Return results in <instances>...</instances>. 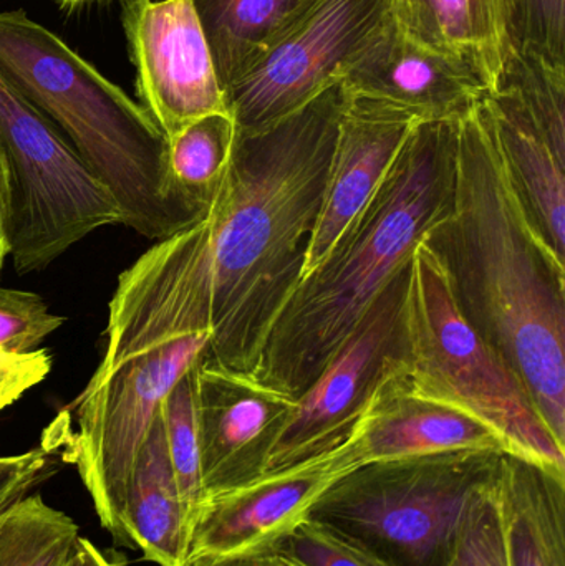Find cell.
<instances>
[{
	"label": "cell",
	"mask_w": 565,
	"mask_h": 566,
	"mask_svg": "<svg viewBox=\"0 0 565 566\" xmlns=\"http://www.w3.org/2000/svg\"><path fill=\"white\" fill-rule=\"evenodd\" d=\"M496 505L508 566H565V472L504 452Z\"/></svg>",
	"instance_id": "17"
},
{
	"label": "cell",
	"mask_w": 565,
	"mask_h": 566,
	"mask_svg": "<svg viewBox=\"0 0 565 566\" xmlns=\"http://www.w3.org/2000/svg\"><path fill=\"white\" fill-rule=\"evenodd\" d=\"M470 12L491 93L511 52L508 0H470Z\"/></svg>",
	"instance_id": "30"
},
{
	"label": "cell",
	"mask_w": 565,
	"mask_h": 566,
	"mask_svg": "<svg viewBox=\"0 0 565 566\" xmlns=\"http://www.w3.org/2000/svg\"><path fill=\"white\" fill-rule=\"evenodd\" d=\"M350 441L357 468L468 449L506 452L500 438L477 419L414 395L405 382L404 363L378 382Z\"/></svg>",
	"instance_id": "16"
},
{
	"label": "cell",
	"mask_w": 565,
	"mask_h": 566,
	"mask_svg": "<svg viewBox=\"0 0 565 566\" xmlns=\"http://www.w3.org/2000/svg\"><path fill=\"white\" fill-rule=\"evenodd\" d=\"M348 96L341 80L268 128L236 132L202 218L212 329L202 363L251 376L301 281Z\"/></svg>",
	"instance_id": "1"
},
{
	"label": "cell",
	"mask_w": 565,
	"mask_h": 566,
	"mask_svg": "<svg viewBox=\"0 0 565 566\" xmlns=\"http://www.w3.org/2000/svg\"><path fill=\"white\" fill-rule=\"evenodd\" d=\"M423 241L565 448V258L527 211L484 102L458 123L453 205Z\"/></svg>",
	"instance_id": "2"
},
{
	"label": "cell",
	"mask_w": 565,
	"mask_h": 566,
	"mask_svg": "<svg viewBox=\"0 0 565 566\" xmlns=\"http://www.w3.org/2000/svg\"><path fill=\"white\" fill-rule=\"evenodd\" d=\"M0 175L9 255L19 274L43 271L92 232L122 224L108 188L2 75Z\"/></svg>",
	"instance_id": "8"
},
{
	"label": "cell",
	"mask_w": 565,
	"mask_h": 566,
	"mask_svg": "<svg viewBox=\"0 0 565 566\" xmlns=\"http://www.w3.org/2000/svg\"><path fill=\"white\" fill-rule=\"evenodd\" d=\"M514 185L544 238L565 258V158L516 102L501 92L484 99Z\"/></svg>",
	"instance_id": "19"
},
{
	"label": "cell",
	"mask_w": 565,
	"mask_h": 566,
	"mask_svg": "<svg viewBox=\"0 0 565 566\" xmlns=\"http://www.w3.org/2000/svg\"><path fill=\"white\" fill-rule=\"evenodd\" d=\"M302 0H191L222 92L261 53Z\"/></svg>",
	"instance_id": "20"
},
{
	"label": "cell",
	"mask_w": 565,
	"mask_h": 566,
	"mask_svg": "<svg viewBox=\"0 0 565 566\" xmlns=\"http://www.w3.org/2000/svg\"><path fill=\"white\" fill-rule=\"evenodd\" d=\"M295 402L251 376L199 363L196 405L205 502L264 475Z\"/></svg>",
	"instance_id": "12"
},
{
	"label": "cell",
	"mask_w": 565,
	"mask_h": 566,
	"mask_svg": "<svg viewBox=\"0 0 565 566\" xmlns=\"http://www.w3.org/2000/svg\"><path fill=\"white\" fill-rule=\"evenodd\" d=\"M60 9H75V7L86 6V3L102 2V0H55ZM119 2H128V0H119Z\"/></svg>",
	"instance_id": "36"
},
{
	"label": "cell",
	"mask_w": 565,
	"mask_h": 566,
	"mask_svg": "<svg viewBox=\"0 0 565 566\" xmlns=\"http://www.w3.org/2000/svg\"><path fill=\"white\" fill-rule=\"evenodd\" d=\"M0 75L108 188L123 226L165 241L205 218L176 189L168 138L145 106L23 10L0 12Z\"/></svg>",
	"instance_id": "5"
},
{
	"label": "cell",
	"mask_w": 565,
	"mask_h": 566,
	"mask_svg": "<svg viewBox=\"0 0 565 566\" xmlns=\"http://www.w3.org/2000/svg\"><path fill=\"white\" fill-rule=\"evenodd\" d=\"M404 325V376L414 395L477 419L508 454L565 472V448L544 424L523 379L464 318L425 241L411 254Z\"/></svg>",
	"instance_id": "7"
},
{
	"label": "cell",
	"mask_w": 565,
	"mask_h": 566,
	"mask_svg": "<svg viewBox=\"0 0 565 566\" xmlns=\"http://www.w3.org/2000/svg\"><path fill=\"white\" fill-rule=\"evenodd\" d=\"M66 566H122L118 562H113L112 558L106 557L102 551L95 547L88 538L80 535L76 538L75 547H73L72 555H70Z\"/></svg>",
	"instance_id": "34"
},
{
	"label": "cell",
	"mask_w": 565,
	"mask_h": 566,
	"mask_svg": "<svg viewBox=\"0 0 565 566\" xmlns=\"http://www.w3.org/2000/svg\"><path fill=\"white\" fill-rule=\"evenodd\" d=\"M450 566H508L496 505V485L468 512Z\"/></svg>",
	"instance_id": "29"
},
{
	"label": "cell",
	"mask_w": 565,
	"mask_h": 566,
	"mask_svg": "<svg viewBox=\"0 0 565 566\" xmlns=\"http://www.w3.org/2000/svg\"><path fill=\"white\" fill-rule=\"evenodd\" d=\"M55 458L45 444L23 454L0 455V515L56 471Z\"/></svg>",
	"instance_id": "31"
},
{
	"label": "cell",
	"mask_w": 565,
	"mask_h": 566,
	"mask_svg": "<svg viewBox=\"0 0 565 566\" xmlns=\"http://www.w3.org/2000/svg\"><path fill=\"white\" fill-rule=\"evenodd\" d=\"M52 369L46 349L29 353H0V412L42 382Z\"/></svg>",
	"instance_id": "32"
},
{
	"label": "cell",
	"mask_w": 565,
	"mask_h": 566,
	"mask_svg": "<svg viewBox=\"0 0 565 566\" xmlns=\"http://www.w3.org/2000/svg\"><path fill=\"white\" fill-rule=\"evenodd\" d=\"M198 365L182 376L161 406L169 461L178 481L179 494L191 528L205 505L199 459L198 405H196V375Z\"/></svg>",
	"instance_id": "25"
},
{
	"label": "cell",
	"mask_w": 565,
	"mask_h": 566,
	"mask_svg": "<svg viewBox=\"0 0 565 566\" xmlns=\"http://www.w3.org/2000/svg\"><path fill=\"white\" fill-rule=\"evenodd\" d=\"M354 468L357 462L348 439L327 454L209 499L192 527L189 562L268 552L305 517L335 479Z\"/></svg>",
	"instance_id": "13"
},
{
	"label": "cell",
	"mask_w": 565,
	"mask_h": 566,
	"mask_svg": "<svg viewBox=\"0 0 565 566\" xmlns=\"http://www.w3.org/2000/svg\"><path fill=\"white\" fill-rule=\"evenodd\" d=\"M268 552L289 566H388L337 532L308 518H302Z\"/></svg>",
	"instance_id": "26"
},
{
	"label": "cell",
	"mask_w": 565,
	"mask_h": 566,
	"mask_svg": "<svg viewBox=\"0 0 565 566\" xmlns=\"http://www.w3.org/2000/svg\"><path fill=\"white\" fill-rule=\"evenodd\" d=\"M188 566H289L269 552L229 555V557H202L189 562Z\"/></svg>",
	"instance_id": "33"
},
{
	"label": "cell",
	"mask_w": 565,
	"mask_h": 566,
	"mask_svg": "<svg viewBox=\"0 0 565 566\" xmlns=\"http://www.w3.org/2000/svg\"><path fill=\"white\" fill-rule=\"evenodd\" d=\"M511 50L565 65V0H508Z\"/></svg>",
	"instance_id": "27"
},
{
	"label": "cell",
	"mask_w": 565,
	"mask_h": 566,
	"mask_svg": "<svg viewBox=\"0 0 565 566\" xmlns=\"http://www.w3.org/2000/svg\"><path fill=\"white\" fill-rule=\"evenodd\" d=\"M66 562H69V560H66ZM63 566H66V564H65V565H63Z\"/></svg>",
	"instance_id": "37"
},
{
	"label": "cell",
	"mask_w": 565,
	"mask_h": 566,
	"mask_svg": "<svg viewBox=\"0 0 565 566\" xmlns=\"http://www.w3.org/2000/svg\"><path fill=\"white\" fill-rule=\"evenodd\" d=\"M352 95L400 106L421 123H460L490 95L473 66L415 42L391 20L370 49L345 73Z\"/></svg>",
	"instance_id": "15"
},
{
	"label": "cell",
	"mask_w": 565,
	"mask_h": 566,
	"mask_svg": "<svg viewBox=\"0 0 565 566\" xmlns=\"http://www.w3.org/2000/svg\"><path fill=\"white\" fill-rule=\"evenodd\" d=\"M79 537L69 515L27 495L0 515V566H63Z\"/></svg>",
	"instance_id": "22"
},
{
	"label": "cell",
	"mask_w": 565,
	"mask_h": 566,
	"mask_svg": "<svg viewBox=\"0 0 565 566\" xmlns=\"http://www.w3.org/2000/svg\"><path fill=\"white\" fill-rule=\"evenodd\" d=\"M501 451L370 462L335 479L305 517L388 566H450L474 502L496 485Z\"/></svg>",
	"instance_id": "6"
},
{
	"label": "cell",
	"mask_w": 565,
	"mask_h": 566,
	"mask_svg": "<svg viewBox=\"0 0 565 566\" xmlns=\"http://www.w3.org/2000/svg\"><path fill=\"white\" fill-rule=\"evenodd\" d=\"M408 281L410 262L385 286L311 388L297 399L272 446L264 475L304 464L350 439L378 382L404 363Z\"/></svg>",
	"instance_id": "10"
},
{
	"label": "cell",
	"mask_w": 565,
	"mask_h": 566,
	"mask_svg": "<svg viewBox=\"0 0 565 566\" xmlns=\"http://www.w3.org/2000/svg\"><path fill=\"white\" fill-rule=\"evenodd\" d=\"M493 92L513 98L565 158V65L536 53L511 50Z\"/></svg>",
	"instance_id": "23"
},
{
	"label": "cell",
	"mask_w": 565,
	"mask_h": 566,
	"mask_svg": "<svg viewBox=\"0 0 565 566\" xmlns=\"http://www.w3.org/2000/svg\"><path fill=\"white\" fill-rule=\"evenodd\" d=\"M208 279L198 226L158 241L118 277L108 345L95 375L43 444L73 464L116 544L126 485L169 392L211 343Z\"/></svg>",
	"instance_id": "3"
},
{
	"label": "cell",
	"mask_w": 565,
	"mask_h": 566,
	"mask_svg": "<svg viewBox=\"0 0 565 566\" xmlns=\"http://www.w3.org/2000/svg\"><path fill=\"white\" fill-rule=\"evenodd\" d=\"M236 125L231 115L202 116L168 139L169 172L179 195L208 212L231 158Z\"/></svg>",
	"instance_id": "21"
},
{
	"label": "cell",
	"mask_w": 565,
	"mask_h": 566,
	"mask_svg": "<svg viewBox=\"0 0 565 566\" xmlns=\"http://www.w3.org/2000/svg\"><path fill=\"white\" fill-rule=\"evenodd\" d=\"M458 123H418L321 264L289 293L251 378L299 399L453 205Z\"/></svg>",
	"instance_id": "4"
},
{
	"label": "cell",
	"mask_w": 565,
	"mask_h": 566,
	"mask_svg": "<svg viewBox=\"0 0 565 566\" xmlns=\"http://www.w3.org/2000/svg\"><path fill=\"white\" fill-rule=\"evenodd\" d=\"M123 531L128 547L158 566H188L192 528L169 461L161 411L139 449L126 485Z\"/></svg>",
	"instance_id": "18"
},
{
	"label": "cell",
	"mask_w": 565,
	"mask_h": 566,
	"mask_svg": "<svg viewBox=\"0 0 565 566\" xmlns=\"http://www.w3.org/2000/svg\"><path fill=\"white\" fill-rule=\"evenodd\" d=\"M397 0H302L224 90L236 132L268 128L344 80L394 20Z\"/></svg>",
	"instance_id": "9"
},
{
	"label": "cell",
	"mask_w": 565,
	"mask_h": 566,
	"mask_svg": "<svg viewBox=\"0 0 565 566\" xmlns=\"http://www.w3.org/2000/svg\"><path fill=\"white\" fill-rule=\"evenodd\" d=\"M7 255H9V241H7L6 199H3L2 175H0V272Z\"/></svg>",
	"instance_id": "35"
},
{
	"label": "cell",
	"mask_w": 565,
	"mask_h": 566,
	"mask_svg": "<svg viewBox=\"0 0 565 566\" xmlns=\"http://www.w3.org/2000/svg\"><path fill=\"white\" fill-rule=\"evenodd\" d=\"M123 27L143 106L166 138L202 116L229 115L191 0H128Z\"/></svg>",
	"instance_id": "11"
},
{
	"label": "cell",
	"mask_w": 565,
	"mask_h": 566,
	"mask_svg": "<svg viewBox=\"0 0 565 566\" xmlns=\"http://www.w3.org/2000/svg\"><path fill=\"white\" fill-rule=\"evenodd\" d=\"M395 22L415 42L473 66L488 83L474 39L470 0H397Z\"/></svg>",
	"instance_id": "24"
},
{
	"label": "cell",
	"mask_w": 565,
	"mask_h": 566,
	"mask_svg": "<svg viewBox=\"0 0 565 566\" xmlns=\"http://www.w3.org/2000/svg\"><path fill=\"white\" fill-rule=\"evenodd\" d=\"M65 323L52 315L42 296L0 286V353H29L39 349L50 333Z\"/></svg>",
	"instance_id": "28"
},
{
	"label": "cell",
	"mask_w": 565,
	"mask_h": 566,
	"mask_svg": "<svg viewBox=\"0 0 565 566\" xmlns=\"http://www.w3.org/2000/svg\"><path fill=\"white\" fill-rule=\"evenodd\" d=\"M418 123L421 122L414 113L400 106L350 93L338 123L321 211L308 242L301 281L321 264L352 219L374 196Z\"/></svg>",
	"instance_id": "14"
}]
</instances>
